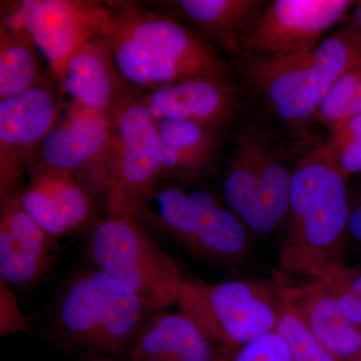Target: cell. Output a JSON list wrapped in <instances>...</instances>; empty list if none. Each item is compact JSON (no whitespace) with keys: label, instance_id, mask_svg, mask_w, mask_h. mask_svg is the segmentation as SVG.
<instances>
[{"label":"cell","instance_id":"21","mask_svg":"<svg viewBox=\"0 0 361 361\" xmlns=\"http://www.w3.org/2000/svg\"><path fill=\"white\" fill-rule=\"evenodd\" d=\"M270 152L262 137L254 130H245L237 139L229 167L223 178L222 192L230 210L240 220L248 212Z\"/></svg>","mask_w":361,"mask_h":361},{"label":"cell","instance_id":"9","mask_svg":"<svg viewBox=\"0 0 361 361\" xmlns=\"http://www.w3.org/2000/svg\"><path fill=\"white\" fill-rule=\"evenodd\" d=\"M28 32L44 54L59 84L80 47L106 37L113 20L108 2L92 0H18Z\"/></svg>","mask_w":361,"mask_h":361},{"label":"cell","instance_id":"8","mask_svg":"<svg viewBox=\"0 0 361 361\" xmlns=\"http://www.w3.org/2000/svg\"><path fill=\"white\" fill-rule=\"evenodd\" d=\"M163 176L155 121L132 94L111 116L104 157L109 217L133 218Z\"/></svg>","mask_w":361,"mask_h":361},{"label":"cell","instance_id":"4","mask_svg":"<svg viewBox=\"0 0 361 361\" xmlns=\"http://www.w3.org/2000/svg\"><path fill=\"white\" fill-rule=\"evenodd\" d=\"M145 306L97 268L80 271L61 292L56 326L71 345L118 358L141 330Z\"/></svg>","mask_w":361,"mask_h":361},{"label":"cell","instance_id":"25","mask_svg":"<svg viewBox=\"0 0 361 361\" xmlns=\"http://www.w3.org/2000/svg\"><path fill=\"white\" fill-rule=\"evenodd\" d=\"M318 279L329 287L344 316L361 329V269L339 263Z\"/></svg>","mask_w":361,"mask_h":361},{"label":"cell","instance_id":"27","mask_svg":"<svg viewBox=\"0 0 361 361\" xmlns=\"http://www.w3.org/2000/svg\"><path fill=\"white\" fill-rule=\"evenodd\" d=\"M28 326V318L21 311L11 285L0 279V334L25 331Z\"/></svg>","mask_w":361,"mask_h":361},{"label":"cell","instance_id":"13","mask_svg":"<svg viewBox=\"0 0 361 361\" xmlns=\"http://www.w3.org/2000/svg\"><path fill=\"white\" fill-rule=\"evenodd\" d=\"M28 172L30 183L21 194L23 206L52 240L90 224L96 209L75 175L45 169Z\"/></svg>","mask_w":361,"mask_h":361},{"label":"cell","instance_id":"19","mask_svg":"<svg viewBox=\"0 0 361 361\" xmlns=\"http://www.w3.org/2000/svg\"><path fill=\"white\" fill-rule=\"evenodd\" d=\"M155 123L163 175L193 179L212 163L220 142L217 127L192 121L163 120Z\"/></svg>","mask_w":361,"mask_h":361},{"label":"cell","instance_id":"22","mask_svg":"<svg viewBox=\"0 0 361 361\" xmlns=\"http://www.w3.org/2000/svg\"><path fill=\"white\" fill-rule=\"evenodd\" d=\"M30 32L0 35V99L16 96L39 82V59Z\"/></svg>","mask_w":361,"mask_h":361},{"label":"cell","instance_id":"32","mask_svg":"<svg viewBox=\"0 0 361 361\" xmlns=\"http://www.w3.org/2000/svg\"><path fill=\"white\" fill-rule=\"evenodd\" d=\"M353 25H355V30L361 35V1L358 2L353 13Z\"/></svg>","mask_w":361,"mask_h":361},{"label":"cell","instance_id":"33","mask_svg":"<svg viewBox=\"0 0 361 361\" xmlns=\"http://www.w3.org/2000/svg\"><path fill=\"white\" fill-rule=\"evenodd\" d=\"M353 361H361V358H360V360H353Z\"/></svg>","mask_w":361,"mask_h":361},{"label":"cell","instance_id":"1","mask_svg":"<svg viewBox=\"0 0 361 361\" xmlns=\"http://www.w3.org/2000/svg\"><path fill=\"white\" fill-rule=\"evenodd\" d=\"M108 4L113 20L104 37L128 84L152 90L192 78L227 80L219 54L186 26L132 2Z\"/></svg>","mask_w":361,"mask_h":361},{"label":"cell","instance_id":"5","mask_svg":"<svg viewBox=\"0 0 361 361\" xmlns=\"http://www.w3.org/2000/svg\"><path fill=\"white\" fill-rule=\"evenodd\" d=\"M134 219L208 260L233 262L248 250L245 225L230 209L202 190L159 183Z\"/></svg>","mask_w":361,"mask_h":361},{"label":"cell","instance_id":"23","mask_svg":"<svg viewBox=\"0 0 361 361\" xmlns=\"http://www.w3.org/2000/svg\"><path fill=\"white\" fill-rule=\"evenodd\" d=\"M361 114V63L330 89L314 116L331 130L337 123Z\"/></svg>","mask_w":361,"mask_h":361},{"label":"cell","instance_id":"2","mask_svg":"<svg viewBox=\"0 0 361 361\" xmlns=\"http://www.w3.org/2000/svg\"><path fill=\"white\" fill-rule=\"evenodd\" d=\"M348 176L329 142L299 161L292 173L287 231L280 264L289 272L318 279L339 261L348 233Z\"/></svg>","mask_w":361,"mask_h":361},{"label":"cell","instance_id":"16","mask_svg":"<svg viewBox=\"0 0 361 361\" xmlns=\"http://www.w3.org/2000/svg\"><path fill=\"white\" fill-rule=\"evenodd\" d=\"M278 291L282 302L337 360H360L361 329L344 316L323 280L315 279L301 286L278 287Z\"/></svg>","mask_w":361,"mask_h":361},{"label":"cell","instance_id":"26","mask_svg":"<svg viewBox=\"0 0 361 361\" xmlns=\"http://www.w3.org/2000/svg\"><path fill=\"white\" fill-rule=\"evenodd\" d=\"M228 361H293L286 344L272 331L230 353Z\"/></svg>","mask_w":361,"mask_h":361},{"label":"cell","instance_id":"6","mask_svg":"<svg viewBox=\"0 0 361 361\" xmlns=\"http://www.w3.org/2000/svg\"><path fill=\"white\" fill-rule=\"evenodd\" d=\"M176 302L228 355L274 331L281 312L278 288L251 279L216 284L183 279Z\"/></svg>","mask_w":361,"mask_h":361},{"label":"cell","instance_id":"17","mask_svg":"<svg viewBox=\"0 0 361 361\" xmlns=\"http://www.w3.org/2000/svg\"><path fill=\"white\" fill-rule=\"evenodd\" d=\"M157 121H192L219 128L236 110V99L227 80L192 78L149 90L141 99Z\"/></svg>","mask_w":361,"mask_h":361},{"label":"cell","instance_id":"15","mask_svg":"<svg viewBox=\"0 0 361 361\" xmlns=\"http://www.w3.org/2000/svg\"><path fill=\"white\" fill-rule=\"evenodd\" d=\"M126 84L110 42L104 37L90 40L73 54L59 82L75 104L110 118L130 94Z\"/></svg>","mask_w":361,"mask_h":361},{"label":"cell","instance_id":"11","mask_svg":"<svg viewBox=\"0 0 361 361\" xmlns=\"http://www.w3.org/2000/svg\"><path fill=\"white\" fill-rule=\"evenodd\" d=\"M353 4L349 0H276L247 33L243 49L271 56L310 51Z\"/></svg>","mask_w":361,"mask_h":361},{"label":"cell","instance_id":"3","mask_svg":"<svg viewBox=\"0 0 361 361\" xmlns=\"http://www.w3.org/2000/svg\"><path fill=\"white\" fill-rule=\"evenodd\" d=\"M360 63L361 35L346 27L304 54L253 59L246 75L280 118L299 123L314 116L337 80Z\"/></svg>","mask_w":361,"mask_h":361},{"label":"cell","instance_id":"30","mask_svg":"<svg viewBox=\"0 0 361 361\" xmlns=\"http://www.w3.org/2000/svg\"><path fill=\"white\" fill-rule=\"evenodd\" d=\"M348 233L356 241L361 243V191L357 200L355 203L350 204Z\"/></svg>","mask_w":361,"mask_h":361},{"label":"cell","instance_id":"14","mask_svg":"<svg viewBox=\"0 0 361 361\" xmlns=\"http://www.w3.org/2000/svg\"><path fill=\"white\" fill-rule=\"evenodd\" d=\"M110 135V116L75 104L65 120L45 137L30 169L75 175L94 161L104 163Z\"/></svg>","mask_w":361,"mask_h":361},{"label":"cell","instance_id":"28","mask_svg":"<svg viewBox=\"0 0 361 361\" xmlns=\"http://www.w3.org/2000/svg\"><path fill=\"white\" fill-rule=\"evenodd\" d=\"M331 137L329 141L334 149L339 148L361 137V114H357L337 123L331 130Z\"/></svg>","mask_w":361,"mask_h":361},{"label":"cell","instance_id":"24","mask_svg":"<svg viewBox=\"0 0 361 361\" xmlns=\"http://www.w3.org/2000/svg\"><path fill=\"white\" fill-rule=\"evenodd\" d=\"M274 331L283 339L293 361H341L316 339L298 316L282 301Z\"/></svg>","mask_w":361,"mask_h":361},{"label":"cell","instance_id":"31","mask_svg":"<svg viewBox=\"0 0 361 361\" xmlns=\"http://www.w3.org/2000/svg\"><path fill=\"white\" fill-rule=\"evenodd\" d=\"M78 361H118L116 358L111 356L104 355L103 353H96V351H85L82 355L78 357Z\"/></svg>","mask_w":361,"mask_h":361},{"label":"cell","instance_id":"29","mask_svg":"<svg viewBox=\"0 0 361 361\" xmlns=\"http://www.w3.org/2000/svg\"><path fill=\"white\" fill-rule=\"evenodd\" d=\"M334 151L339 167L346 175L361 173V137L334 149Z\"/></svg>","mask_w":361,"mask_h":361},{"label":"cell","instance_id":"7","mask_svg":"<svg viewBox=\"0 0 361 361\" xmlns=\"http://www.w3.org/2000/svg\"><path fill=\"white\" fill-rule=\"evenodd\" d=\"M87 253L94 267L132 291L147 310L176 302L179 269L137 220L99 221L90 229Z\"/></svg>","mask_w":361,"mask_h":361},{"label":"cell","instance_id":"12","mask_svg":"<svg viewBox=\"0 0 361 361\" xmlns=\"http://www.w3.org/2000/svg\"><path fill=\"white\" fill-rule=\"evenodd\" d=\"M20 186L0 194V279L26 286L49 269L52 240L25 210Z\"/></svg>","mask_w":361,"mask_h":361},{"label":"cell","instance_id":"18","mask_svg":"<svg viewBox=\"0 0 361 361\" xmlns=\"http://www.w3.org/2000/svg\"><path fill=\"white\" fill-rule=\"evenodd\" d=\"M228 356L182 312L154 316L130 348V361H228Z\"/></svg>","mask_w":361,"mask_h":361},{"label":"cell","instance_id":"10","mask_svg":"<svg viewBox=\"0 0 361 361\" xmlns=\"http://www.w3.org/2000/svg\"><path fill=\"white\" fill-rule=\"evenodd\" d=\"M61 109L49 82H39L16 96L0 99V194L18 187Z\"/></svg>","mask_w":361,"mask_h":361},{"label":"cell","instance_id":"20","mask_svg":"<svg viewBox=\"0 0 361 361\" xmlns=\"http://www.w3.org/2000/svg\"><path fill=\"white\" fill-rule=\"evenodd\" d=\"M257 0H179L172 2L192 25L228 51L243 49L247 33L261 16Z\"/></svg>","mask_w":361,"mask_h":361}]
</instances>
